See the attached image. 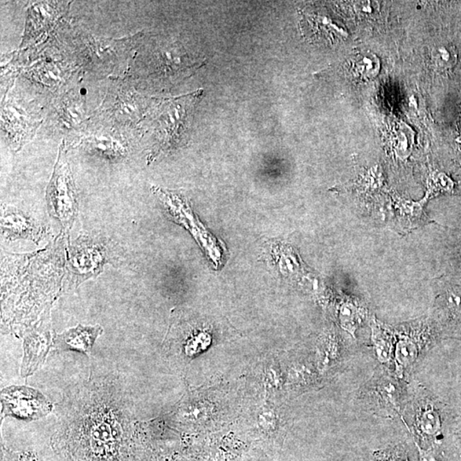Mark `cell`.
I'll use <instances>...</instances> for the list:
<instances>
[{
	"label": "cell",
	"instance_id": "obj_1",
	"mask_svg": "<svg viewBox=\"0 0 461 461\" xmlns=\"http://www.w3.org/2000/svg\"><path fill=\"white\" fill-rule=\"evenodd\" d=\"M62 145L53 177L47 188L46 201L51 217L60 223L68 233L78 213V201L71 168Z\"/></svg>",
	"mask_w": 461,
	"mask_h": 461
},
{
	"label": "cell",
	"instance_id": "obj_2",
	"mask_svg": "<svg viewBox=\"0 0 461 461\" xmlns=\"http://www.w3.org/2000/svg\"><path fill=\"white\" fill-rule=\"evenodd\" d=\"M107 241L80 237L69 251V269L77 283L100 274L106 263H111Z\"/></svg>",
	"mask_w": 461,
	"mask_h": 461
},
{
	"label": "cell",
	"instance_id": "obj_3",
	"mask_svg": "<svg viewBox=\"0 0 461 461\" xmlns=\"http://www.w3.org/2000/svg\"><path fill=\"white\" fill-rule=\"evenodd\" d=\"M1 415L35 420L48 415L53 404L39 390L27 386H10L1 392Z\"/></svg>",
	"mask_w": 461,
	"mask_h": 461
},
{
	"label": "cell",
	"instance_id": "obj_4",
	"mask_svg": "<svg viewBox=\"0 0 461 461\" xmlns=\"http://www.w3.org/2000/svg\"><path fill=\"white\" fill-rule=\"evenodd\" d=\"M1 228L3 237L9 241L24 239L39 244L46 236V228L37 222L23 211L10 207L3 208Z\"/></svg>",
	"mask_w": 461,
	"mask_h": 461
},
{
	"label": "cell",
	"instance_id": "obj_5",
	"mask_svg": "<svg viewBox=\"0 0 461 461\" xmlns=\"http://www.w3.org/2000/svg\"><path fill=\"white\" fill-rule=\"evenodd\" d=\"M83 145L87 152L109 161L125 159L128 153L127 141L112 130L95 131L84 138Z\"/></svg>",
	"mask_w": 461,
	"mask_h": 461
},
{
	"label": "cell",
	"instance_id": "obj_6",
	"mask_svg": "<svg viewBox=\"0 0 461 461\" xmlns=\"http://www.w3.org/2000/svg\"><path fill=\"white\" fill-rule=\"evenodd\" d=\"M102 333V328L100 325H78L55 336L53 346L58 352L77 351L89 356L95 342Z\"/></svg>",
	"mask_w": 461,
	"mask_h": 461
},
{
	"label": "cell",
	"instance_id": "obj_7",
	"mask_svg": "<svg viewBox=\"0 0 461 461\" xmlns=\"http://www.w3.org/2000/svg\"><path fill=\"white\" fill-rule=\"evenodd\" d=\"M51 343V334L49 329L42 327L32 332L24 338V356L21 363V376L33 374L45 361Z\"/></svg>",
	"mask_w": 461,
	"mask_h": 461
},
{
	"label": "cell",
	"instance_id": "obj_8",
	"mask_svg": "<svg viewBox=\"0 0 461 461\" xmlns=\"http://www.w3.org/2000/svg\"><path fill=\"white\" fill-rule=\"evenodd\" d=\"M85 102L82 95L76 91L67 95L61 101L58 108V118L61 123L68 129L77 127L82 123L86 116Z\"/></svg>",
	"mask_w": 461,
	"mask_h": 461
},
{
	"label": "cell",
	"instance_id": "obj_9",
	"mask_svg": "<svg viewBox=\"0 0 461 461\" xmlns=\"http://www.w3.org/2000/svg\"><path fill=\"white\" fill-rule=\"evenodd\" d=\"M394 352L397 375L401 378L406 369L411 367L418 360L420 345L412 336L401 335L397 343Z\"/></svg>",
	"mask_w": 461,
	"mask_h": 461
},
{
	"label": "cell",
	"instance_id": "obj_10",
	"mask_svg": "<svg viewBox=\"0 0 461 461\" xmlns=\"http://www.w3.org/2000/svg\"><path fill=\"white\" fill-rule=\"evenodd\" d=\"M159 69L164 75H174L175 72H181L192 68L188 65V56L177 47L163 50L159 54Z\"/></svg>",
	"mask_w": 461,
	"mask_h": 461
},
{
	"label": "cell",
	"instance_id": "obj_11",
	"mask_svg": "<svg viewBox=\"0 0 461 461\" xmlns=\"http://www.w3.org/2000/svg\"><path fill=\"white\" fill-rule=\"evenodd\" d=\"M372 341L377 358L381 363H388L393 357L392 336L384 330L376 320L373 319L371 325Z\"/></svg>",
	"mask_w": 461,
	"mask_h": 461
},
{
	"label": "cell",
	"instance_id": "obj_12",
	"mask_svg": "<svg viewBox=\"0 0 461 461\" xmlns=\"http://www.w3.org/2000/svg\"><path fill=\"white\" fill-rule=\"evenodd\" d=\"M140 105V100H138L137 95L127 91L117 96L113 113L116 118L134 123V120H138L141 116Z\"/></svg>",
	"mask_w": 461,
	"mask_h": 461
},
{
	"label": "cell",
	"instance_id": "obj_13",
	"mask_svg": "<svg viewBox=\"0 0 461 461\" xmlns=\"http://www.w3.org/2000/svg\"><path fill=\"white\" fill-rule=\"evenodd\" d=\"M365 314L363 307L357 303L354 302L343 303L339 311L340 322L343 328L354 338L358 327L364 320Z\"/></svg>",
	"mask_w": 461,
	"mask_h": 461
},
{
	"label": "cell",
	"instance_id": "obj_14",
	"mask_svg": "<svg viewBox=\"0 0 461 461\" xmlns=\"http://www.w3.org/2000/svg\"><path fill=\"white\" fill-rule=\"evenodd\" d=\"M417 426L420 433L433 437L441 428L440 416L433 406L426 405L419 409L417 415Z\"/></svg>",
	"mask_w": 461,
	"mask_h": 461
},
{
	"label": "cell",
	"instance_id": "obj_15",
	"mask_svg": "<svg viewBox=\"0 0 461 461\" xmlns=\"http://www.w3.org/2000/svg\"><path fill=\"white\" fill-rule=\"evenodd\" d=\"M339 345L336 336H325L318 346V360L321 369H327L338 357Z\"/></svg>",
	"mask_w": 461,
	"mask_h": 461
},
{
	"label": "cell",
	"instance_id": "obj_16",
	"mask_svg": "<svg viewBox=\"0 0 461 461\" xmlns=\"http://www.w3.org/2000/svg\"><path fill=\"white\" fill-rule=\"evenodd\" d=\"M354 66L359 74L367 78H373L379 71V61L375 55L370 53L359 55L354 60Z\"/></svg>",
	"mask_w": 461,
	"mask_h": 461
},
{
	"label": "cell",
	"instance_id": "obj_17",
	"mask_svg": "<svg viewBox=\"0 0 461 461\" xmlns=\"http://www.w3.org/2000/svg\"><path fill=\"white\" fill-rule=\"evenodd\" d=\"M433 58L437 67L450 69L456 64V51L451 45L437 46L433 51Z\"/></svg>",
	"mask_w": 461,
	"mask_h": 461
},
{
	"label": "cell",
	"instance_id": "obj_18",
	"mask_svg": "<svg viewBox=\"0 0 461 461\" xmlns=\"http://www.w3.org/2000/svg\"><path fill=\"white\" fill-rule=\"evenodd\" d=\"M446 298L449 310L455 316H461V287L450 288Z\"/></svg>",
	"mask_w": 461,
	"mask_h": 461
},
{
	"label": "cell",
	"instance_id": "obj_19",
	"mask_svg": "<svg viewBox=\"0 0 461 461\" xmlns=\"http://www.w3.org/2000/svg\"><path fill=\"white\" fill-rule=\"evenodd\" d=\"M38 72L39 75V80L44 83L53 84L57 82L58 78H60V74H57V72L60 73V69L56 65L43 66V67L38 69Z\"/></svg>",
	"mask_w": 461,
	"mask_h": 461
},
{
	"label": "cell",
	"instance_id": "obj_20",
	"mask_svg": "<svg viewBox=\"0 0 461 461\" xmlns=\"http://www.w3.org/2000/svg\"><path fill=\"white\" fill-rule=\"evenodd\" d=\"M260 424L265 429H272L275 426V418L273 413H263L259 419Z\"/></svg>",
	"mask_w": 461,
	"mask_h": 461
},
{
	"label": "cell",
	"instance_id": "obj_21",
	"mask_svg": "<svg viewBox=\"0 0 461 461\" xmlns=\"http://www.w3.org/2000/svg\"><path fill=\"white\" fill-rule=\"evenodd\" d=\"M419 461H439L433 450H424L419 448Z\"/></svg>",
	"mask_w": 461,
	"mask_h": 461
},
{
	"label": "cell",
	"instance_id": "obj_22",
	"mask_svg": "<svg viewBox=\"0 0 461 461\" xmlns=\"http://www.w3.org/2000/svg\"><path fill=\"white\" fill-rule=\"evenodd\" d=\"M379 461H406L402 459L401 456L395 455L394 453H389V455H383L380 457Z\"/></svg>",
	"mask_w": 461,
	"mask_h": 461
},
{
	"label": "cell",
	"instance_id": "obj_23",
	"mask_svg": "<svg viewBox=\"0 0 461 461\" xmlns=\"http://www.w3.org/2000/svg\"><path fill=\"white\" fill-rule=\"evenodd\" d=\"M460 255H461V247H460Z\"/></svg>",
	"mask_w": 461,
	"mask_h": 461
}]
</instances>
